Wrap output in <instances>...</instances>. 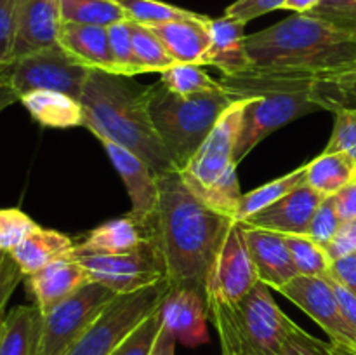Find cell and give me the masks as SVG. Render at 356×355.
Wrapping results in <instances>:
<instances>
[{
  "label": "cell",
  "mask_w": 356,
  "mask_h": 355,
  "mask_svg": "<svg viewBox=\"0 0 356 355\" xmlns=\"http://www.w3.org/2000/svg\"><path fill=\"white\" fill-rule=\"evenodd\" d=\"M146 101L153 127L176 169L181 171L235 100L225 89L179 96L159 80L146 87Z\"/></svg>",
  "instance_id": "5"
},
{
  "label": "cell",
  "mask_w": 356,
  "mask_h": 355,
  "mask_svg": "<svg viewBox=\"0 0 356 355\" xmlns=\"http://www.w3.org/2000/svg\"><path fill=\"white\" fill-rule=\"evenodd\" d=\"M323 198V195L313 190L305 181L273 205L247 219L243 225L271 230L284 235H306L309 221Z\"/></svg>",
  "instance_id": "16"
},
{
  "label": "cell",
  "mask_w": 356,
  "mask_h": 355,
  "mask_svg": "<svg viewBox=\"0 0 356 355\" xmlns=\"http://www.w3.org/2000/svg\"><path fill=\"white\" fill-rule=\"evenodd\" d=\"M285 2L287 0H235L232 6L226 7L225 16L235 17L247 24L249 21L264 16L271 10L284 9Z\"/></svg>",
  "instance_id": "42"
},
{
  "label": "cell",
  "mask_w": 356,
  "mask_h": 355,
  "mask_svg": "<svg viewBox=\"0 0 356 355\" xmlns=\"http://www.w3.org/2000/svg\"><path fill=\"white\" fill-rule=\"evenodd\" d=\"M40 226L21 209H0V251L10 253Z\"/></svg>",
  "instance_id": "35"
},
{
  "label": "cell",
  "mask_w": 356,
  "mask_h": 355,
  "mask_svg": "<svg viewBox=\"0 0 356 355\" xmlns=\"http://www.w3.org/2000/svg\"><path fill=\"white\" fill-rule=\"evenodd\" d=\"M169 289L163 278L139 291L117 294L65 355H110L138 324L160 308Z\"/></svg>",
  "instance_id": "6"
},
{
  "label": "cell",
  "mask_w": 356,
  "mask_h": 355,
  "mask_svg": "<svg viewBox=\"0 0 356 355\" xmlns=\"http://www.w3.org/2000/svg\"><path fill=\"white\" fill-rule=\"evenodd\" d=\"M58 44L87 68L118 75L106 26L63 23L58 35Z\"/></svg>",
  "instance_id": "19"
},
{
  "label": "cell",
  "mask_w": 356,
  "mask_h": 355,
  "mask_svg": "<svg viewBox=\"0 0 356 355\" xmlns=\"http://www.w3.org/2000/svg\"><path fill=\"white\" fill-rule=\"evenodd\" d=\"M209 21L211 17L202 16L198 19H177L152 24L149 28L162 40L174 61L204 66V56L211 45Z\"/></svg>",
  "instance_id": "20"
},
{
  "label": "cell",
  "mask_w": 356,
  "mask_h": 355,
  "mask_svg": "<svg viewBox=\"0 0 356 355\" xmlns=\"http://www.w3.org/2000/svg\"><path fill=\"white\" fill-rule=\"evenodd\" d=\"M160 82L174 94L179 96H193L202 93L221 90L219 80L212 79L200 65L193 63H176L169 70L160 73Z\"/></svg>",
  "instance_id": "28"
},
{
  "label": "cell",
  "mask_w": 356,
  "mask_h": 355,
  "mask_svg": "<svg viewBox=\"0 0 356 355\" xmlns=\"http://www.w3.org/2000/svg\"><path fill=\"white\" fill-rule=\"evenodd\" d=\"M89 271L92 282L110 287L115 294L139 291L165 278V265L155 240L125 254H72Z\"/></svg>",
  "instance_id": "9"
},
{
  "label": "cell",
  "mask_w": 356,
  "mask_h": 355,
  "mask_svg": "<svg viewBox=\"0 0 356 355\" xmlns=\"http://www.w3.org/2000/svg\"><path fill=\"white\" fill-rule=\"evenodd\" d=\"M63 23L111 26L127 19L113 0H61Z\"/></svg>",
  "instance_id": "27"
},
{
  "label": "cell",
  "mask_w": 356,
  "mask_h": 355,
  "mask_svg": "<svg viewBox=\"0 0 356 355\" xmlns=\"http://www.w3.org/2000/svg\"><path fill=\"white\" fill-rule=\"evenodd\" d=\"M42 312L35 303L14 306L0 327V355H37Z\"/></svg>",
  "instance_id": "24"
},
{
  "label": "cell",
  "mask_w": 356,
  "mask_h": 355,
  "mask_svg": "<svg viewBox=\"0 0 356 355\" xmlns=\"http://www.w3.org/2000/svg\"><path fill=\"white\" fill-rule=\"evenodd\" d=\"M73 249H75V242L68 235L58 230H47L40 226L33 233H30L19 246L14 247L9 254L21 268L24 277H28L51 265L52 261L72 256Z\"/></svg>",
  "instance_id": "22"
},
{
  "label": "cell",
  "mask_w": 356,
  "mask_h": 355,
  "mask_svg": "<svg viewBox=\"0 0 356 355\" xmlns=\"http://www.w3.org/2000/svg\"><path fill=\"white\" fill-rule=\"evenodd\" d=\"M211 45L204 56V66H214L222 75H238L250 68L245 49V23L222 16L209 21Z\"/></svg>",
  "instance_id": "18"
},
{
  "label": "cell",
  "mask_w": 356,
  "mask_h": 355,
  "mask_svg": "<svg viewBox=\"0 0 356 355\" xmlns=\"http://www.w3.org/2000/svg\"><path fill=\"white\" fill-rule=\"evenodd\" d=\"M160 315L165 329L177 343L198 347L209 341L207 305L205 298L193 289H169L160 305Z\"/></svg>",
  "instance_id": "15"
},
{
  "label": "cell",
  "mask_w": 356,
  "mask_h": 355,
  "mask_svg": "<svg viewBox=\"0 0 356 355\" xmlns=\"http://www.w3.org/2000/svg\"><path fill=\"white\" fill-rule=\"evenodd\" d=\"M330 355H356V350L341 347V345L330 343Z\"/></svg>",
  "instance_id": "51"
},
{
  "label": "cell",
  "mask_w": 356,
  "mask_h": 355,
  "mask_svg": "<svg viewBox=\"0 0 356 355\" xmlns=\"http://www.w3.org/2000/svg\"><path fill=\"white\" fill-rule=\"evenodd\" d=\"M152 237L129 216L103 223L80 244H75L73 254H125L139 249Z\"/></svg>",
  "instance_id": "21"
},
{
  "label": "cell",
  "mask_w": 356,
  "mask_h": 355,
  "mask_svg": "<svg viewBox=\"0 0 356 355\" xmlns=\"http://www.w3.org/2000/svg\"><path fill=\"white\" fill-rule=\"evenodd\" d=\"M339 225H341V218L339 214H337L334 197H325L322 200V204L316 207L315 214H313L312 221H309L306 235L327 249L330 240H332L334 235H336Z\"/></svg>",
  "instance_id": "37"
},
{
  "label": "cell",
  "mask_w": 356,
  "mask_h": 355,
  "mask_svg": "<svg viewBox=\"0 0 356 355\" xmlns=\"http://www.w3.org/2000/svg\"><path fill=\"white\" fill-rule=\"evenodd\" d=\"M108 38H110L111 54H113L118 75L134 77L143 73L141 66L136 59L134 45H132L131 21L125 19L108 26Z\"/></svg>",
  "instance_id": "34"
},
{
  "label": "cell",
  "mask_w": 356,
  "mask_h": 355,
  "mask_svg": "<svg viewBox=\"0 0 356 355\" xmlns=\"http://www.w3.org/2000/svg\"><path fill=\"white\" fill-rule=\"evenodd\" d=\"M353 73H356V65L351 66V70H350V72H348V73H344V75H353ZM341 77H343V75H341ZM336 79H337V77H336Z\"/></svg>",
  "instance_id": "53"
},
{
  "label": "cell",
  "mask_w": 356,
  "mask_h": 355,
  "mask_svg": "<svg viewBox=\"0 0 356 355\" xmlns=\"http://www.w3.org/2000/svg\"><path fill=\"white\" fill-rule=\"evenodd\" d=\"M97 141L103 145L108 159L127 188L131 198V211L127 216L153 239V223L159 207V178L153 174L152 167L131 150L104 138Z\"/></svg>",
  "instance_id": "13"
},
{
  "label": "cell",
  "mask_w": 356,
  "mask_h": 355,
  "mask_svg": "<svg viewBox=\"0 0 356 355\" xmlns=\"http://www.w3.org/2000/svg\"><path fill=\"white\" fill-rule=\"evenodd\" d=\"M99 282H89L54 308L42 313L37 355H65L115 298Z\"/></svg>",
  "instance_id": "8"
},
{
  "label": "cell",
  "mask_w": 356,
  "mask_h": 355,
  "mask_svg": "<svg viewBox=\"0 0 356 355\" xmlns=\"http://www.w3.org/2000/svg\"><path fill=\"white\" fill-rule=\"evenodd\" d=\"M257 282L259 277L247 249L243 225L235 221L207 275L204 292L205 305L238 301Z\"/></svg>",
  "instance_id": "11"
},
{
  "label": "cell",
  "mask_w": 356,
  "mask_h": 355,
  "mask_svg": "<svg viewBox=\"0 0 356 355\" xmlns=\"http://www.w3.org/2000/svg\"><path fill=\"white\" fill-rule=\"evenodd\" d=\"M16 101H19V96L13 89L9 79H7L6 66H0V113L13 103H16Z\"/></svg>",
  "instance_id": "48"
},
{
  "label": "cell",
  "mask_w": 356,
  "mask_h": 355,
  "mask_svg": "<svg viewBox=\"0 0 356 355\" xmlns=\"http://www.w3.org/2000/svg\"><path fill=\"white\" fill-rule=\"evenodd\" d=\"M306 181V164L298 167L292 173L285 174V176L277 178V180L270 181V183L263 184L259 188H254L249 194H243L242 200H240L238 207L235 212V221L245 223L247 219L252 218L254 214L261 212L263 209L270 207L275 202L284 198L285 195L291 194L292 190L302 184Z\"/></svg>",
  "instance_id": "26"
},
{
  "label": "cell",
  "mask_w": 356,
  "mask_h": 355,
  "mask_svg": "<svg viewBox=\"0 0 356 355\" xmlns=\"http://www.w3.org/2000/svg\"><path fill=\"white\" fill-rule=\"evenodd\" d=\"M24 278H26L28 292L42 313L49 312L66 298L75 294L83 285L92 282L89 271L73 256L52 261L37 274Z\"/></svg>",
  "instance_id": "17"
},
{
  "label": "cell",
  "mask_w": 356,
  "mask_h": 355,
  "mask_svg": "<svg viewBox=\"0 0 356 355\" xmlns=\"http://www.w3.org/2000/svg\"><path fill=\"white\" fill-rule=\"evenodd\" d=\"M306 14L356 35V0H322Z\"/></svg>",
  "instance_id": "38"
},
{
  "label": "cell",
  "mask_w": 356,
  "mask_h": 355,
  "mask_svg": "<svg viewBox=\"0 0 356 355\" xmlns=\"http://www.w3.org/2000/svg\"><path fill=\"white\" fill-rule=\"evenodd\" d=\"M327 277L336 281L337 284L344 285L348 291H351L356 296V253L332 261V267H330Z\"/></svg>",
  "instance_id": "45"
},
{
  "label": "cell",
  "mask_w": 356,
  "mask_h": 355,
  "mask_svg": "<svg viewBox=\"0 0 356 355\" xmlns=\"http://www.w3.org/2000/svg\"><path fill=\"white\" fill-rule=\"evenodd\" d=\"M243 237L261 282L280 291L298 277L284 233L243 225Z\"/></svg>",
  "instance_id": "14"
},
{
  "label": "cell",
  "mask_w": 356,
  "mask_h": 355,
  "mask_svg": "<svg viewBox=\"0 0 356 355\" xmlns=\"http://www.w3.org/2000/svg\"><path fill=\"white\" fill-rule=\"evenodd\" d=\"M23 278L24 274L21 271V268L17 267L16 261L13 260V256L7 253L2 268H0V327H2L3 317H6L7 303H9L14 289L19 285V282L23 281Z\"/></svg>",
  "instance_id": "43"
},
{
  "label": "cell",
  "mask_w": 356,
  "mask_h": 355,
  "mask_svg": "<svg viewBox=\"0 0 356 355\" xmlns=\"http://www.w3.org/2000/svg\"><path fill=\"white\" fill-rule=\"evenodd\" d=\"M330 282H332L334 289H336L337 299H339V305L341 308H343L344 317H346L348 324H350V327L356 334V296L351 291H348L344 285L337 284L336 281H332V278H330Z\"/></svg>",
  "instance_id": "47"
},
{
  "label": "cell",
  "mask_w": 356,
  "mask_h": 355,
  "mask_svg": "<svg viewBox=\"0 0 356 355\" xmlns=\"http://www.w3.org/2000/svg\"><path fill=\"white\" fill-rule=\"evenodd\" d=\"M247 101L249 97L235 100L226 108L197 153L179 171L184 181L197 194L216 183L222 176V173L232 164H235V148Z\"/></svg>",
  "instance_id": "10"
},
{
  "label": "cell",
  "mask_w": 356,
  "mask_h": 355,
  "mask_svg": "<svg viewBox=\"0 0 356 355\" xmlns=\"http://www.w3.org/2000/svg\"><path fill=\"white\" fill-rule=\"evenodd\" d=\"M332 197L334 202H336V209L341 221L356 218V178L351 180L346 187L341 188Z\"/></svg>",
  "instance_id": "46"
},
{
  "label": "cell",
  "mask_w": 356,
  "mask_h": 355,
  "mask_svg": "<svg viewBox=\"0 0 356 355\" xmlns=\"http://www.w3.org/2000/svg\"><path fill=\"white\" fill-rule=\"evenodd\" d=\"M113 2L124 10L129 21L146 24V26L177 19H198L204 16V14L176 7L172 3L160 2V0H113Z\"/></svg>",
  "instance_id": "29"
},
{
  "label": "cell",
  "mask_w": 356,
  "mask_h": 355,
  "mask_svg": "<svg viewBox=\"0 0 356 355\" xmlns=\"http://www.w3.org/2000/svg\"><path fill=\"white\" fill-rule=\"evenodd\" d=\"M280 355H330V341L318 340L294 324L282 345Z\"/></svg>",
  "instance_id": "40"
},
{
  "label": "cell",
  "mask_w": 356,
  "mask_h": 355,
  "mask_svg": "<svg viewBox=\"0 0 356 355\" xmlns=\"http://www.w3.org/2000/svg\"><path fill=\"white\" fill-rule=\"evenodd\" d=\"M17 31V0H0V66L13 61Z\"/></svg>",
  "instance_id": "39"
},
{
  "label": "cell",
  "mask_w": 356,
  "mask_h": 355,
  "mask_svg": "<svg viewBox=\"0 0 356 355\" xmlns=\"http://www.w3.org/2000/svg\"><path fill=\"white\" fill-rule=\"evenodd\" d=\"M197 195L200 198H204L216 211L232 216L235 219L236 207H238L240 200L243 197L238 180V164H232L216 183H212L205 190L198 191Z\"/></svg>",
  "instance_id": "32"
},
{
  "label": "cell",
  "mask_w": 356,
  "mask_h": 355,
  "mask_svg": "<svg viewBox=\"0 0 356 355\" xmlns=\"http://www.w3.org/2000/svg\"><path fill=\"white\" fill-rule=\"evenodd\" d=\"M207 319L218 331L222 355H280L296 324L261 281L238 301L207 303Z\"/></svg>",
  "instance_id": "4"
},
{
  "label": "cell",
  "mask_w": 356,
  "mask_h": 355,
  "mask_svg": "<svg viewBox=\"0 0 356 355\" xmlns=\"http://www.w3.org/2000/svg\"><path fill=\"white\" fill-rule=\"evenodd\" d=\"M160 329H162V315L159 308L146 317L141 324H138L110 355H152Z\"/></svg>",
  "instance_id": "33"
},
{
  "label": "cell",
  "mask_w": 356,
  "mask_h": 355,
  "mask_svg": "<svg viewBox=\"0 0 356 355\" xmlns=\"http://www.w3.org/2000/svg\"><path fill=\"white\" fill-rule=\"evenodd\" d=\"M131 35L136 59H138L143 73H162L176 65L172 56L167 52L165 45L162 44V40L156 37V33L149 26L131 21Z\"/></svg>",
  "instance_id": "30"
},
{
  "label": "cell",
  "mask_w": 356,
  "mask_h": 355,
  "mask_svg": "<svg viewBox=\"0 0 356 355\" xmlns=\"http://www.w3.org/2000/svg\"><path fill=\"white\" fill-rule=\"evenodd\" d=\"M176 338L172 336L169 329H165L162 324V329H160L159 338H156V343L153 347L152 355H176Z\"/></svg>",
  "instance_id": "49"
},
{
  "label": "cell",
  "mask_w": 356,
  "mask_h": 355,
  "mask_svg": "<svg viewBox=\"0 0 356 355\" xmlns=\"http://www.w3.org/2000/svg\"><path fill=\"white\" fill-rule=\"evenodd\" d=\"M356 178V162L348 153L323 152L306 164V183L323 197H332Z\"/></svg>",
  "instance_id": "25"
},
{
  "label": "cell",
  "mask_w": 356,
  "mask_h": 355,
  "mask_svg": "<svg viewBox=\"0 0 356 355\" xmlns=\"http://www.w3.org/2000/svg\"><path fill=\"white\" fill-rule=\"evenodd\" d=\"M6 256H7V253H3V251H0V268H2L3 260H6Z\"/></svg>",
  "instance_id": "52"
},
{
  "label": "cell",
  "mask_w": 356,
  "mask_h": 355,
  "mask_svg": "<svg viewBox=\"0 0 356 355\" xmlns=\"http://www.w3.org/2000/svg\"><path fill=\"white\" fill-rule=\"evenodd\" d=\"M131 77L90 70L80 94L86 125L97 139L104 138L141 157L156 178L177 171L160 141L146 101V87Z\"/></svg>",
  "instance_id": "3"
},
{
  "label": "cell",
  "mask_w": 356,
  "mask_h": 355,
  "mask_svg": "<svg viewBox=\"0 0 356 355\" xmlns=\"http://www.w3.org/2000/svg\"><path fill=\"white\" fill-rule=\"evenodd\" d=\"M334 115L332 134L323 152L348 153L356 162V106H341Z\"/></svg>",
  "instance_id": "36"
},
{
  "label": "cell",
  "mask_w": 356,
  "mask_h": 355,
  "mask_svg": "<svg viewBox=\"0 0 356 355\" xmlns=\"http://www.w3.org/2000/svg\"><path fill=\"white\" fill-rule=\"evenodd\" d=\"M322 0H287L284 6L285 10H294L296 14H306L315 9Z\"/></svg>",
  "instance_id": "50"
},
{
  "label": "cell",
  "mask_w": 356,
  "mask_h": 355,
  "mask_svg": "<svg viewBox=\"0 0 356 355\" xmlns=\"http://www.w3.org/2000/svg\"><path fill=\"white\" fill-rule=\"evenodd\" d=\"M6 73L19 97L33 90H52L80 100L90 68L58 44L13 59L6 65Z\"/></svg>",
  "instance_id": "7"
},
{
  "label": "cell",
  "mask_w": 356,
  "mask_h": 355,
  "mask_svg": "<svg viewBox=\"0 0 356 355\" xmlns=\"http://www.w3.org/2000/svg\"><path fill=\"white\" fill-rule=\"evenodd\" d=\"M233 223L232 216L198 197L179 171L159 176L153 240L162 254L170 289L204 294L209 271Z\"/></svg>",
  "instance_id": "1"
},
{
  "label": "cell",
  "mask_w": 356,
  "mask_h": 355,
  "mask_svg": "<svg viewBox=\"0 0 356 355\" xmlns=\"http://www.w3.org/2000/svg\"><path fill=\"white\" fill-rule=\"evenodd\" d=\"M325 110L336 111L341 106H356V73L343 75L327 82L323 89Z\"/></svg>",
  "instance_id": "41"
},
{
  "label": "cell",
  "mask_w": 356,
  "mask_h": 355,
  "mask_svg": "<svg viewBox=\"0 0 356 355\" xmlns=\"http://www.w3.org/2000/svg\"><path fill=\"white\" fill-rule=\"evenodd\" d=\"M278 292L308 313L325 331L330 343L356 350V334L344 317L336 289L327 275H298Z\"/></svg>",
  "instance_id": "12"
},
{
  "label": "cell",
  "mask_w": 356,
  "mask_h": 355,
  "mask_svg": "<svg viewBox=\"0 0 356 355\" xmlns=\"http://www.w3.org/2000/svg\"><path fill=\"white\" fill-rule=\"evenodd\" d=\"M33 120L44 127L68 129L83 127L86 113L79 100L52 90H33L19 97Z\"/></svg>",
  "instance_id": "23"
},
{
  "label": "cell",
  "mask_w": 356,
  "mask_h": 355,
  "mask_svg": "<svg viewBox=\"0 0 356 355\" xmlns=\"http://www.w3.org/2000/svg\"><path fill=\"white\" fill-rule=\"evenodd\" d=\"M245 49L249 70L313 73L329 82L356 65V35L309 14L247 35Z\"/></svg>",
  "instance_id": "2"
},
{
  "label": "cell",
  "mask_w": 356,
  "mask_h": 355,
  "mask_svg": "<svg viewBox=\"0 0 356 355\" xmlns=\"http://www.w3.org/2000/svg\"><path fill=\"white\" fill-rule=\"evenodd\" d=\"M327 253L332 261L356 253V218L341 221L336 235L327 246Z\"/></svg>",
  "instance_id": "44"
},
{
  "label": "cell",
  "mask_w": 356,
  "mask_h": 355,
  "mask_svg": "<svg viewBox=\"0 0 356 355\" xmlns=\"http://www.w3.org/2000/svg\"><path fill=\"white\" fill-rule=\"evenodd\" d=\"M285 242L299 275H329L332 260L325 247L308 235H285Z\"/></svg>",
  "instance_id": "31"
}]
</instances>
